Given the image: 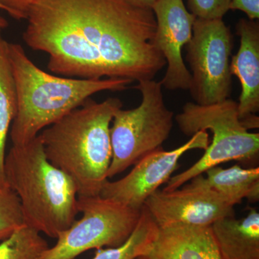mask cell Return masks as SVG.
I'll use <instances>...</instances> for the list:
<instances>
[{"instance_id": "10", "label": "cell", "mask_w": 259, "mask_h": 259, "mask_svg": "<svg viewBox=\"0 0 259 259\" xmlns=\"http://www.w3.org/2000/svg\"><path fill=\"white\" fill-rule=\"evenodd\" d=\"M144 207L158 228L211 226L223 218L235 216L234 206L212 190L192 182L182 190H158L146 199Z\"/></svg>"}, {"instance_id": "18", "label": "cell", "mask_w": 259, "mask_h": 259, "mask_svg": "<svg viewBox=\"0 0 259 259\" xmlns=\"http://www.w3.org/2000/svg\"><path fill=\"white\" fill-rule=\"evenodd\" d=\"M49 248L40 233L27 226L0 243V259H38Z\"/></svg>"}, {"instance_id": "13", "label": "cell", "mask_w": 259, "mask_h": 259, "mask_svg": "<svg viewBox=\"0 0 259 259\" xmlns=\"http://www.w3.org/2000/svg\"><path fill=\"white\" fill-rule=\"evenodd\" d=\"M137 259H223L211 226L159 228L147 253Z\"/></svg>"}, {"instance_id": "21", "label": "cell", "mask_w": 259, "mask_h": 259, "mask_svg": "<svg viewBox=\"0 0 259 259\" xmlns=\"http://www.w3.org/2000/svg\"><path fill=\"white\" fill-rule=\"evenodd\" d=\"M36 0H0L5 11L17 20L27 19L29 10Z\"/></svg>"}, {"instance_id": "19", "label": "cell", "mask_w": 259, "mask_h": 259, "mask_svg": "<svg viewBox=\"0 0 259 259\" xmlns=\"http://www.w3.org/2000/svg\"><path fill=\"white\" fill-rule=\"evenodd\" d=\"M25 226L18 195L10 187H0V242Z\"/></svg>"}, {"instance_id": "17", "label": "cell", "mask_w": 259, "mask_h": 259, "mask_svg": "<svg viewBox=\"0 0 259 259\" xmlns=\"http://www.w3.org/2000/svg\"><path fill=\"white\" fill-rule=\"evenodd\" d=\"M158 232L159 228L143 207L139 222L129 238L119 246L98 248L93 259H137L150 250Z\"/></svg>"}, {"instance_id": "6", "label": "cell", "mask_w": 259, "mask_h": 259, "mask_svg": "<svg viewBox=\"0 0 259 259\" xmlns=\"http://www.w3.org/2000/svg\"><path fill=\"white\" fill-rule=\"evenodd\" d=\"M136 89L142 96L139 106L131 110L119 109L112 118L108 179L161 148L173 127L174 113L165 104L161 82L144 80L139 81Z\"/></svg>"}, {"instance_id": "24", "label": "cell", "mask_w": 259, "mask_h": 259, "mask_svg": "<svg viewBox=\"0 0 259 259\" xmlns=\"http://www.w3.org/2000/svg\"><path fill=\"white\" fill-rule=\"evenodd\" d=\"M0 10H3L5 11V7L3 5L0 4ZM7 26H8V22L6 21L5 19L0 17V28L5 29Z\"/></svg>"}, {"instance_id": "22", "label": "cell", "mask_w": 259, "mask_h": 259, "mask_svg": "<svg viewBox=\"0 0 259 259\" xmlns=\"http://www.w3.org/2000/svg\"><path fill=\"white\" fill-rule=\"evenodd\" d=\"M230 10H240L249 20H258L259 0H231Z\"/></svg>"}, {"instance_id": "7", "label": "cell", "mask_w": 259, "mask_h": 259, "mask_svg": "<svg viewBox=\"0 0 259 259\" xmlns=\"http://www.w3.org/2000/svg\"><path fill=\"white\" fill-rule=\"evenodd\" d=\"M82 216L58 236L57 242L38 259H74L94 248L117 247L124 243L139 222L141 209L97 197H78Z\"/></svg>"}, {"instance_id": "16", "label": "cell", "mask_w": 259, "mask_h": 259, "mask_svg": "<svg viewBox=\"0 0 259 259\" xmlns=\"http://www.w3.org/2000/svg\"><path fill=\"white\" fill-rule=\"evenodd\" d=\"M0 28V187H8L5 176V146L12 122L17 112V93L7 51L8 42Z\"/></svg>"}, {"instance_id": "3", "label": "cell", "mask_w": 259, "mask_h": 259, "mask_svg": "<svg viewBox=\"0 0 259 259\" xmlns=\"http://www.w3.org/2000/svg\"><path fill=\"white\" fill-rule=\"evenodd\" d=\"M17 93V112L10 130L13 146L35 139L38 133L102 91L121 92L133 82L107 78L83 79L61 77L42 71L17 44H7Z\"/></svg>"}, {"instance_id": "8", "label": "cell", "mask_w": 259, "mask_h": 259, "mask_svg": "<svg viewBox=\"0 0 259 259\" xmlns=\"http://www.w3.org/2000/svg\"><path fill=\"white\" fill-rule=\"evenodd\" d=\"M233 48V35L223 19H196L186 49L192 71L189 90L194 103L209 105L229 99Z\"/></svg>"}, {"instance_id": "12", "label": "cell", "mask_w": 259, "mask_h": 259, "mask_svg": "<svg viewBox=\"0 0 259 259\" xmlns=\"http://www.w3.org/2000/svg\"><path fill=\"white\" fill-rule=\"evenodd\" d=\"M240 48L232 57L231 71L241 84L238 102L240 120L255 115L259 110V22L241 18L236 25Z\"/></svg>"}, {"instance_id": "5", "label": "cell", "mask_w": 259, "mask_h": 259, "mask_svg": "<svg viewBox=\"0 0 259 259\" xmlns=\"http://www.w3.org/2000/svg\"><path fill=\"white\" fill-rule=\"evenodd\" d=\"M180 131L192 136L199 131L210 130L212 140L202 157L190 168L167 182L163 191L180 189L209 168L231 161H249L259 153V134L250 133L240 120L238 102L231 99L209 105L187 102L175 117Z\"/></svg>"}, {"instance_id": "2", "label": "cell", "mask_w": 259, "mask_h": 259, "mask_svg": "<svg viewBox=\"0 0 259 259\" xmlns=\"http://www.w3.org/2000/svg\"><path fill=\"white\" fill-rule=\"evenodd\" d=\"M122 107L115 97L102 102L89 98L38 134L48 160L74 182L78 197L100 196L108 180L110 126Z\"/></svg>"}, {"instance_id": "11", "label": "cell", "mask_w": 259, "mask_h": 259, "mask_svg": "<svg viewBox=\"0 0 259 259\" xmlns=\"http://www.w3.org/2000/svg\"><path fill=\"white\" fill-rule=\"evenodd\" d=\"M151 9L156 21L154 44L168 65L160 81L162 88L189 90L192 76L182 53L192 38L197 18L187 10L183 0H158Z\"/></svg>"}, {"instance_id": "1", "label": "cell", "mask_w": 259, "mask_h": 259, "mask_svg": "<svg viewBox=\"0 0 259 259\" xmlns=\"http://www.w3.org/2000/svg\"><path fill=\"white\" fill-rule=\"evenodd\" d=\"M26 20L24 42L49 54L48 69L55 74L139 82L166 65L154 44L150 8L123 0H36Z\"/></svg>"}, {"instance_id": "15", "label": "cell", "mask_w": 259, "mask_h": 259, "mask_svg": "<svg viewBox=\"0 0 259 259\" xmlns=\"http://www.w3.org/2000/svg\"><path fill=\"white\" fill-rule=\"evenodd\" d=\"M191 181L217 193L232 206L241 203L243 199L250 202L259 200V168H243L234 165L228 168L214 166Z\"/></svg>"}, {"instance_id": "9", "label": "cell", "mask_w": 259, "mask_h": 259, "mask_svg": "<svg viewBox=\"0 0 259 259\" xmlns=\"http://www.w3.org/2000/svg\"><path fill=\"white\" fill-rule=\"evenodd\" d=\"M209 144L207 131H199L186 144L172 151L159 148L141 158L120 180H107L100 196L131 208L141 209L146 199L169 180L178 168L179 160L186 152L194 149L205 151Z\"/></svg>"}, {"instance_id": "14", "label": "cell", "mask_w": 259, "mask_h": 259, "mask_svg": "<svg viewBox=\"0 0 259 259\" xmlns=\"http://www.w3.org/2000/svg\"><path fill=\"white\" fill-rule=\"evenodd\" d=\"M248 209L241 219L225 218L211 226L223 259H259V213Z\"/></svg>"}, {"instance_id": "23", "label": "cell", "mask_w": 259, "mask_h": 259, "mask_svg": "<svg viewBox=\"0 0 259 259\" xmlns=\"http://www.w3.org/2000/svg\"><path fill=\"white\" fill-rule=\"evenodd\" d=\"M125 3H128L135 7L141 8H150L153 6V5L158 1V0H123Z\"/></svg>"}, {"instance_id": "4", "label": "cell", "mask_w": 259, "mask_h": 259, "mask_svg": "<svg viewBox=\"0 0 259 259\" xmlns=\"http://www.w3.org/2000/svg\"><path fill=\"white\" fill-rule=\"evenodd\" d=\"M7 185L21 204L25 226L57 238L79 213L76 186L48 160L40 136L13 146L5 159Z\"/></svg>"}, {"instance_id": "20", "label": "cell", "mask_w": 259, "mask_h": 259, "mask_svg": "<svg viewBox=\"0 0 259 259\" xmlns=\"http://www.w3.org/2000/svg\"><path fill=\"white\" fill-rule=\"evenodd\" d=\"M231 0H187L188 10L202 20L223 19L230 10Z\"/></svg>"}]
</instances>
